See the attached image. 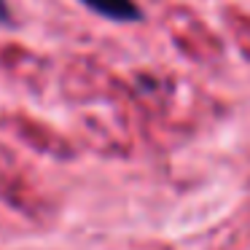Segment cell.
<instances>
[{
  "label": "cell",
  "instance_id": "6da1fadb",
  "mask_svg": "<svg viewBox=\"0 0 250 250\" xmlns=\"http://www.w3.org/2000/svg\"><path fill=\"white\" fill-rule=\"evenodd\" d=\"M81 3L113 22H140L143 19V11L135 0H81Z\"/></svg>",
  "mask_w": 250,
  "mask_h": 250
},
{
  "label": "cell",
  "instance_id": "7a4b0ae2",
  "mask_svg": "<svg viewBox=\"0 0 250 250\" xmlns=\"http://www.w3.org/2000/svg\"><path fill=\"white\" fill-rule=\"evenodd\" d=\"M8 19H11V11H8L6 0H0V24H6Z\"/></svg>",
  "mask_w": 250,
  "mask_h": 250
}]
</instances>
